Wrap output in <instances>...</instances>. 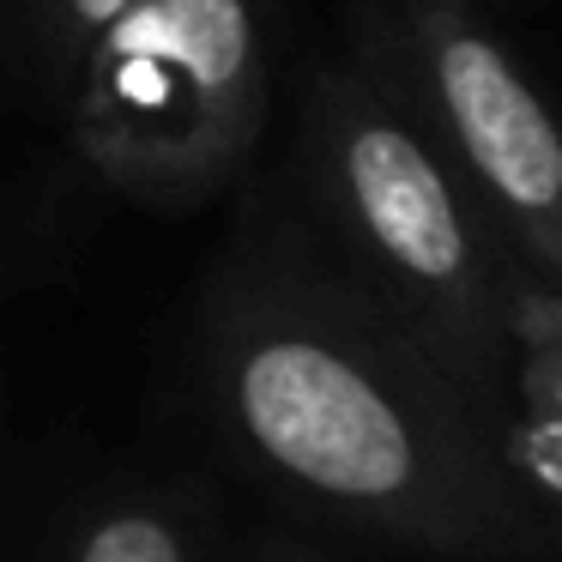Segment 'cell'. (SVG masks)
I'll return each mask as SVG.
<instances>
[{"label":"cell","mask_w":562,"mask_h":562,"mask_svg":"<svg viewBox=\"0 0 562 562\" xmlns=\"http://www.w3.org/2000/svg\"><path fill=\"white\" fill-rule=\"evenodd\" d=\"M296 188L333 243L327 267L375 296L496 424L502 315L526 260L363 55L308 74L296 103Z\"/></svg>","instance_id":"2"},{"label":"cell","mask_w":562,"mask_h":562,"mask_svg":"<svg viewBox=\"0 0 562 562\" xmlns=\"http://www.w3.org/2000/svg\"><path fill=\"white\" fill-rule=\"evenodd\" d=\"M127 7L134 0H0V55L43 115L61 122L86 55Z\"/></svg>","instance_id":"6"},{"label":"cell","mask_w":562,"mask_h":562,"mask_svg":"<svg viewBox=\"0 0 562 562\" xmlns=\"http://www.w3.org/2000/svg\"><path fill=\"white\" fill-rule=\"evenodd\" d=\"M43 562H212V508L188 484H110L74 508Z\"/></svg>","instance_id":"5"},{"label":"cell","mask_w":562,"mask_h":562,"mask_svg":"<svg viewBox=\"0 0 562 562\" xmlns=\"http://www.w3.org/2000/svg\"><path fill=\"white\" fill-rule=\"evenodd\" d=\"M357 55L460 164L514 255L562 279V139L484 19L465 0H369Z\"/></svg>","instance_id":"4"},{"label":"cell","mask_w":562,"mask_h":562,"mask_svg":"<svg viewBox=\"0 0 562 562\" xmlns=\"http://www.w3.org/2000/svg\"><path fill=\"white\" fill-rule=\"evenodd\" d=\"M200 387L236 460L321 520L453 562L538 557L477 400L339 267L248 243L200 315Z\"/></svg>","instance_id":"1"},{"label":"cell","mask_w":562,"mask_h":562,"mask_svg":"<svg viewBox=\"0 0 562 562\" xmlns=\"http://www.w3.org/2000/svg\"><path fill=\"white\" fill-rule=\"evenodd\" d=\"M260 562H315V557H296V550H267Z\"/></svg>","instance_id":"7"},{"label":"cell","mask_w":562,"mask_h":562,"mask_svg":"<svg viewBox=\"0 0 562 562\" xmlns=\"http://www.w3.org/2000/svg\"><path fill=\"white\" fill-rule=\"evenodd\" d=\"M267 110L260 0H134L86 55L61 127L122 200L194 212L243 176Z\"/></svg>","instance_id":"3"}]
</instances>
